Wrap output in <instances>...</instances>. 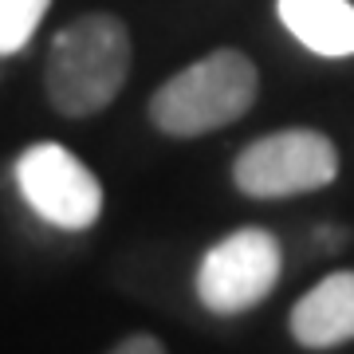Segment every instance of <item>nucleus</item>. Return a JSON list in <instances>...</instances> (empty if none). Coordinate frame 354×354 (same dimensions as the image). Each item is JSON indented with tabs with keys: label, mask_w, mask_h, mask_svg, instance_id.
<instances>
[{
	"label": "nucleus",
	"mask_w": 354,
	"mask_h": 354,
	"mask_svg": "<svg viewBox=\"0 0 354 354\" xmlns=\"http://www.w3.org/2000/svg\"><path fill=\"white\" fill-rule=\"evenodd\" d=\"M134 44L127 24L111 12H87L51 36L44 87L64 118H91L106 111L127 87Z\"/></svg>",
	"instance_id": "nucleus-1"
},
{
	"label": "nucleus",
	"mask_w": 354,
	"mask_h": 354,
	"mask_svg": "<svg viewBox=\"0 0 354 354\" xmlns=\"http://www.w3.org/2000/svg\"><path fill=\"white\" fill-rule=\"evenodd\" d=\"M256 91L260 71L252 59L236 48H216L153 91L150 118L169 138H201L244 118Z\"/></svg>",
	"instance_id": "nucleus-2"
},
{
	"label": "nucleus",
	"mask_w": 354,
	"mask_h": 354,
	"mask_svg": "<svg viewBox=\"0 0 354 354\" xmlns=\"http://www.w3.org/2000/svg\"><path fill=\"white\" fill-rule=\"evenodd\" d=\"M339 177V150L327 134L319 130H276L244 146L241 158L232 162L236 189L256 201H276V197H299V193L327 189Z\"/></svg>",
	"instance_id": "nucleus-3"
},
{
	"label": "nucleus",
	"mask_w": 354,
	"mask_h": 354,
	"mask_svg": "<svg viewBox=\"0 0 354 354\" xmlns=\"http://www.w3.org/2000/svg\"><path fill=\"white\" fill-rule=\"evenodd\" d=\"M279 268V241L268 228H236L201 256L197 295L213 315H241L276 291Z\"/></svg>",
	"instance_id": "nucleus-4"
},
{
	"label": "nucleus",
	"mask_w": 354,
	"mask_h": 354,
	"mask_svg": "<svg viewBox=\"0 0 354 354\" xmlns=\"http://www.w3.org/2000/svg\"><path fill=\"white\" fill-rule=\"evenodd\" d=\"M16 181H20L24 201L55 228L83 232L102 213L99 177L59 142L28 146L16 162Z\"/></svg>",
	"instance_id": "nucleus-5"
},
{
	"label": "nucleus",
	"mask_w": 354,
	"mask_h": 354,
	"mask_svg": "<svg viewBox=\"0 0 354 354\" xmlns=\"http://www.w3.org/2000/svg\"><path fill=\"white\" fill-rule=\"evenodd\" d=\"M291 335L307 351H335L354 339V272H330L291 307Z\"/></svg>",
	"instance_id": "nucleus-6"
},
{
	"label": "nucleus",
	"mask_w": 354,
	"mask_h": 354,
	"mask_svg": "<svg viewBox=\"0 0 354 354\" xmlns=\"http://www.w3.org/2000/svg\"><path fill=\"white\" fill-rule=\"evenodd\" d=\"M276 12L291 36L323 59L354 55V4L351 0H276Z\"/></svg>",
	"instance_id": "nucleus-7"
},
{
	"label": "nucleus",
	"mask_w": 354,
	"mask_h": 354,
	"mask_svg": "<svg viewBox=\"0 0 354 354\" xmlns=\"http://www.w3.org/2000/svg\"><path fill=\"white\" fill-rule=\"evenodd\" d=\"M48 8L51 0H0V55L28 48Z\"/></svg>",
	"instance_id": "nucleus-8"
},
{
	"label": "nucleus",
	"mask_w": 354,
	"mask_h": 354,
	"mask_svg": "<svg viewBox=\"0 0 354 354\" xmlns=\"http://www.w3.org/2000/svg\"><path fill=\"white\" fill-rule=\"evenodd\" d=\"M114 351H118V354H162L165 342L153 339V335H130V339H122Z\"/></svg>",
	"instance_id": "nucleus-9"
}]
</instances>
